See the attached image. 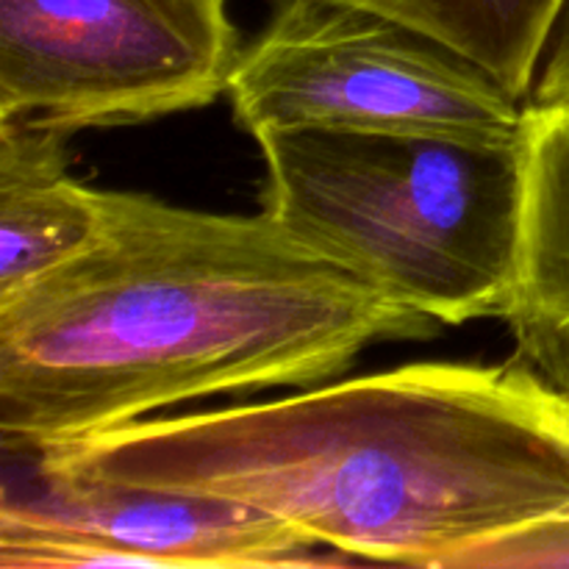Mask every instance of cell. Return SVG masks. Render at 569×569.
<instances>
[{"mask_svg": "<svg viewBox=\"0 0 569 569\" xmlns=\"http://www.w3.org/2000/svg\"><path fill=\"white\" fill-rule=\"evenodd\" d=\"M33 453L50 470L248 506L356 561L461 569L569 517V395L517 359L422 361Z\"/></svg>", "mask_w": 569, "mask_h": 569, "instance_id": "obj_1", "label": "cell"}, {"mask_svg": "<svg viewBox=\"0 0 569 569\" xmlns=\"http://www.w3.org/2000/svg\"><path fill=\"white\" fill-rule=\"evenodd\" d=\"M100 239L0 300L6 450L76 442L148 415L259 389H306L372 342L439 322L270 214H211L100 192Z\"/></svg>", "mask_w": 569, "mask_h": 569, "instance_id": "obj_2", "label": "cell"}, {"mask_svg": "<svg viewBox=\"0 0 569 569\" xmlns=\"http://www.w3.org/2000/svg\"><path fill=\"white\" fill-rule=\"evenodd\" d=\"M264 214L439 326L509 315L526 144L442 133L270 131Z\"/></svg>", "mask_w": 569, "mask_h": 569, "instance_id": "obj_3", "label": "cell"}, {"mask_svg": "<svg viewBox=\"0 0 569 569\" xmlns=\"http://www.w3.org/2000/svg\"><path fill=\"white\" fill-rule=\"evenodd\" d=\"M237 122L522 142L526 106L450 44L345 0H278L228 81Z\"/></svg>", "mask_w": 569, "mask_h": 569, "instance_id": "obj_4", "label": "cell"}, {"mask_svg": "<svg viewBox=\"0 0 569 569\" xmlns=\"http://www.w3.org/2000/svg\"><path fill=\"white\" fill-rule=\"evenodd\" d=\"M228 0H0V122L137 126L209 106L239 59Z\"/></svg>", "mask_w": 569, "mask_h": 569, "instance_id": "obj_5", "label": "cell"}, {"mask_svg": "<svg viewBox=\"0 0 569 569\" xmlns=\"http://www.w3.org/2000/svg\"><path fill=\"white\" fill-rule=\"evenodd\" d=\"M0 498L3 569H176L353 565L261 511L142 483L50 470L33 450H6Z\"/></svg>", "mask_w": 569, "mask_h": 569, "instance_id": "obj_6", "label": "cell"}, {"mask_svg": "<svg viewBox=\"0 0 569 569\" xmlns=\"http://www.w3.org/2000/svg\"><path fill=\"white\" fill-rule=\"evenodd\" d=\"M526 211L515 303L517 361L569 395V103H526Z\"/></svg>", "mask_w": 569, "mask_h": 569, "instance_id": "obj_7", "label": "cell"}, {"mask_svg": "<svg viewBox=\"0 0 569 569\" xmlns=\"http://www.w3.org/2000/svg\"><path fill=\"white\" fill-rule=\"evenodd\" d=\"M70 137L0 122V300L100 239V189L70 176Z\"/></svg>", "mask_w": 569, "mask_h": 569, "instance_id": "obj_8", "label": "cell"}, {"mask_svg": "<svg viewBox=\"0 0 569 569\" xmlns=\"http://www.w3.org/2000/svg\"><path fill=\"white\" fill-rule=\"evenodd\" d=\"M465 53L509 92L531 98L561 0H345Z\"/></svg>", "mask_w": 569, "mask_h": 569, "instance_id": "obj_9", "label": "cell"}, {"mask_svg": "<svg viewBox=\"0 0 569 569\" xmlns=\"http://www.w3.org/2000/svg\"><path fill=\"white\" fill-rule=\"evenodd\" d=\"M531 106H561L569 103V0H561V9L550 28L548 44H545L542 64H539L537 81H533Z\"/></svg>", "mask_w": 569, "mask_h": 569, "instance_id": "obj_10", "label": "cell"}]
</instances>
